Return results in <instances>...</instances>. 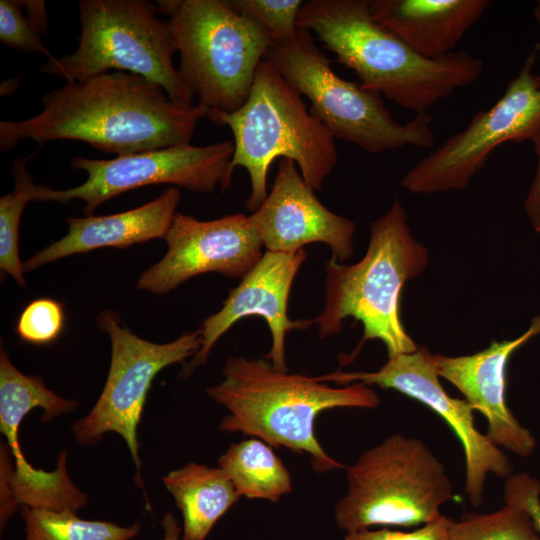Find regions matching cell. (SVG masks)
<instances>
[{"label": "cell", "instance_id": "603a6c76", "mask_svg": "<svg viewBox=\"0 0 540 540\" xmlns=\"http://www.w3.org/2000/svg\"><path fill=\"white\" fill-rule=\"evenodd\" d=\"M67 452L61 451L54 471L34 467L26 459L14 463L9 472L12 497L18 507L77 512L86 505L87 495L71 480Z\"/></svg>", "mask_w": 540, "mask_h": 540}, {"label": "cell", "instance_id": "44dd1931", "mask_svg": "<svg viewBox=\"0 0 540 540\" xmlns=\"http://www.w3.org/2000/svg\"><path fill=\"white\" fill-rule=\"evenodd\" d=\"M77 400L61 397L47 388L44 379L26 375L10 361L4 348L0 350V431L12 447L20 444V425L35 408L44 412L42 422L49 423L57 417L77 409Z\"/></svg>", "mask_w": 540, "mask_h": 540}, {"label": "cell", "instance_id": "836d02e7", "mask_svg": "<svg viewBox=\"0 0 540 540\" xmlns=\"http://www.w3.org/2000/svg\"><path fill=\"white\" fill-rule=\"evenodd\" d=\"M161 525L164 532L162 540H180L182 527L173 513L167 512L161 520Z\"/></svg>", "mask_w": 540, "mask_h": 540}, {"label": "cell", "instance_id": "d6a6232c", "mask_svg": "<svg viewBox=\"0 0 540 540\" xmlns=\"http://www.w3.org/2000/svg\"><path fill=\"white\" fill-rule=\"evenodd\" d=\"M531 142L536 155V169L525 197L524 209L534 231L540 234V130Z\"/></svg>", "mask_w": 540, "mask_h": 540}, {"label": "cell", "instance_id": "7402d4cb", "mask_svg": "<svg viewBox=\"0 0 540 540\" xmlns=\"http://www.w3.org/2000/svg\"><path fill=\"white\" fill-rule=\"evenodd\" d=\"M218 467L238 494L248 499L278 502L293 490L289 470L273 447L258 438L233 443L219 457Z\"/></svg>", "mask_w": 540, "mask_h": 540}, {"label": "cell", "instance_id": "5b68a950", "mask_svg": "<svg viewBox=\"0 0 540 540\" xmlns=\"http://www.w3.org/2000/svg\"><path fill=\"white\" fill-rule=\"evenodd\" d=\"M218 126H228L234 137L231 169L249 174L251 193L245 201L254 212L266 199L267 175L276 158L294 161L303 179L320 191L338 162L335 137L312 115L301 97L267 60L255 74L248 99L232 112L209 111Z\"/></svg>", "mask_w": 540, "mask_h": 540}, {"label": "cell", "instance_id": "7c38bea8", "mask_svg": "<svg viewBox=\"0 0 540 540\" xmlns=\"http://www.w3.org/2000/svg\"><path fill=\"white\" fill-rule=\"evenodd\" d=\"M233 153L234 142L225 140L205 146L180 144L108 160L74 156L70 166L86 171L87 180L68 189L33 184L31 201L68 204L80 199L85 203L84 214L91 216L113 197L152 184H172L201 193L217 187L224 191L232 179Z\"/></svg>", "mask_w": 540, "mask_h": 540}, {"label": "cell", "instance_id": "484cf974", "mask_svg": "<svg viewBox=\"0 0 540 540\" xmlns=\"http://www.w3.org/2000/svg\"><path fill=\"white\" fill-rule=\"evenodd\" d=\"M450 540H540V532L525 510L505 504L489 513L452 519Z\"/></svg>", "mask_w": 540, "mask_h": 540}, {"label": "cell", "instance_id": "7a4b0ae2", "mask_svg": "<svg viewBox=\"0 0 540 540\" xmlns=\"http://www.w3.org/2000/svg\"><path fill=\"white\" fill-rule=\"evenodd\" d=\"M297 27L310 31L352 69L363 89L417 113L477 81L483 62L465 50L428 59L379 24L369 0L303 2Z\"/></svg>", "mask_w": 540, "mask_h": 540}, {"label": "cell", "instance_id": "8992f818", "mask_svg": "<svg viewBox=\"0 0 540 540\" xmlns=\"http://www.w3.org/2000/svg\"><path fill=\"white\" fill-rule=\"evenodd\" d=\"M180 55L179 73L209 111L232 113L249 97L256 71L274 43L229 0H157Z\"/></svg>", "mask_w": 540, "mask_h": 540}, {"label": "cell", "instance_id": "52a82bcc", "mask_svg": "<svg viewBox=\"0 0 540 540\" xmlns=\"http://www.w3.org/2000/svg\"><path fill=\"white\" fill-rule=\"evenodd\" d=\"M347 490L334 507L346 533L425 525L454 498L443 463L420 439L393 434L365 450L347 468Z\"/></svg>", "mask_w": 540, "mask_h": 540}, {"label": "cell", "instance_id": "f546056e", "mask_svg": "<svg viewBox=\"0 0 540 540\" xmlns=\"http://www.w3.org/2000/svg\"><path fill=\"white\" fill-rule=\"evenodd\" d=\"M452 519L440 515L435 520L410 532L383 527L346 533L344 540H450Z\"/></svg>", "mask_w": 540, "mask_h": 540}, {"label": "cell", "instance_id": "e575fe53", "mask_svg": "<svg viewBox=\"0 0 540 540\" xmlns=\"http://www.w3.org/2000/svg\"><path fill=\"white\" fill-rule=\"evenodd\" d=\"M533 15L536 21L540 24V1H538L536 5L534 6Z\"/></svg>", "mask_w": 540, "mask_h": 540}, {"label": "cell", "instance_id": "277c9868", "mask_svg": "<svg viewBox=\"0 0 540 540\" xmlns=\"http://www.w3.org/2000/svg\"><path fill=\"white\" fill-rule=\"evenodd\" d=\"M428 262V251L412 236L397 198L371 222L369 246L359 262L345 265L333 258L326 262L324 307L314 320L319 337L340 333L348 317L363 325L358 347L352 355H342V364L351 362L367 340L382 341L388 358L418 349L403 327L400 297L404 284L420 275Z\"/></svg>", "mask_w": 540, "mask_h": 540}, {"label": "cell", "instance_id": "9c48e42d", "mask_svg": "<svg viewBox=\"0 0 540 540\" xmlns=\"http://www.w3.org/2000/svg\"><path fill=\"white\" fill-rule=\"evenodd\" d=\"M81 35L77 49L47 61L41 72L82 81L109 70L140 75L158 85L181 106L194 94L173 65L177 51L168 21L145 0H80Z\"/></svg>", "mask_w": 540, "mask_h": 540}, {"label": "cell", "instance_id": "9a60e30c", "mask_svg": "<svg viewBox=\"0 0 540 540\" xmlns=\"http://www.w3.org/2000/svg\"><path fill=\"white\" fill-rule=\"evenodd\" d=\"M306 257L304 249L294 253L266 250L240 284L230 290L222 308L204 320L199 329L201 348L184 366L181 376L188 377L204 365L218 339L235 322L248 316L265 319L272 335V346L265 357L278 370L288 371L286 334L295 329H307L313 323L308 319L291 320L287 314L290 289Z\"/></svg>", "mask_w": 540, "mask_h": 540}, {"label": "cell", "instance_id": "ba28073f", "mask_svg": "<svg viewBox=\"0 0 540 540\" xmlns=\"http://www.w3.org/2000/svg\"><path fill=\"white\" fill-rule=\"evenodd\" d=\"M283 78L311 103L309 111L335 138L380 154L405 146L432 148V118L417 113L397 122L382 96L338 76L317 46L313 34L298 28L290 38L274 42L265 56Z\"/></svg>", "mask_w": 540, "mask_h": 540}, {"label": "cell", "instance_id": "1f68e13d", "mask_svg": "<svg viewBox=\"0 0 540 540\" xmlns=\"http://www.w3.org/2000/svg\"><path fill=\"white\" fill-rule=\"evenodd\" d=\"M14 465V459L7 443L0 448V526L5 528L10 517L18 510L9 486L8 474Z\"/></svg>", "mask_w": 540, "mask_h": 540}, {"label": "cell", "instance_id": "cb8c5ba5", "mask_svg": "<svg viewBox=\"0 0 540 540\" xmlns=\"http://www.w3.org/2000/svg\"><path fill=\"white\" fill-rule=\"evenodd\" d=\"M25 540H131L140 531L139 522L131 526L86 520L70 511L21 507Z\"/></svg>", "mask_w": 540, "mask_h": 540}, {"label": "cell", "instance_id": "8fae6325", "mask_svg": "<svg viewBox=\"0 0 540 540\" xmlns=\"http://www.w3.org/2000/svg\"><path fill=\"white\" fill-rule=\"evenodd\" d=\"M537 55L535 48L502 97L420 160L401 186L412 194L464 189L498 146L532 141L540 130V75L532 72Z\"/></svg>", "mask_w": 540, "mask_h": 540}, {"label": "cell", "instance_id": "30bf717a", "mask_svg": "<svg viewBox=\"0 0 540 540\" xmlns=\"http://www.w3.org/2000/svg\"><path fill=\"white\" fill-rule=\"evenodd\" d=\"M97 325L111 341L109 371L98 400L87 415L74 422L72 433L85 446L97 444L108 432L119 434L136 467L138 485L144 490L137 431L148 392L161 370L183 363L200 350L201 334L197 330L168 343H154L121 326L119 315L111 309L100 312Z\"/></svg>", "mask_w": 540, "mask_h": 540}, {"label": "cell", "instance_id": "f1b7e54d", "mask_svg": "<svg viewBox=\"0 0 540 540\" xmlns=\"http://www.w3.org/2000/svg\"><path fill=\"white\" fill-rule=\"evenodd\" d=\"M64 311L56 300L42 298L29 303L19 316L16 331L24 342L43 345L53 342L62 332Z\"/></svg>", "mask_w": 540, "mask_h": 540}, {"label": "cell", "instance_id": "3957f363", "mask_svg": "<svg viewBox=\"0 0 540 540\" xmlns=\"http://www.w3.org/2000/svg\"><path fill=\"white\" fill-rule=\"evenodd\" d=\"M223 379L206 393L228 414L219 429L258 438L273 448L285 447L311 457L318 473L344 468L332 458L315 435L317 417L336 408L373 409L378 394L360 382L333 387L318 376L278 370L267 359L230 357Z\"/></svg>", "mask_w": 540, "mask_h": 540}, {"label": "cell", "instance_id": "d4e9b609", "mask_svg": "<svg viewBox=\"0 0 540 540\" xmlns=\"http://www.w3.org/2000/svg\"><path fill=\"white\" fill-rule=\"evenodd\" d=\"M36 155L34 152L13 162L14 189L0 198V269L2 277L8 274L22 287L26 286V281L19 256V229L34 184L27 165Z\"/></svg>", "mask_w": 540, "mask_h": 540}, {"label": "cell", "instance_id": "4316f807", "mask_svg": "<svg viewBox=\"0 0 540 540\" xmlns=\"http://www.w3.org/2000/svg\"><path fill=\"white\" fill-rule=\"evenodd\" d=\"M48 30L45 1H0V41L4 45L24 53H40L52 61L55 57L40 37Z\"/></svg>", "mask_w": 540, "mask_h": 540}, {"label": "cell", "instance_id": "5bb4252c", "mask_svg": "<svg viewBox=\"0 0 540 540\" xmlns=\"http://www.w3.org/2000/svg\"><path fill=\"white\" fill-rule=\"evenodd\" d=\"M164 239L167 252L139 276V290L164 295L210 272L242 279L264 254L250 216L243 213L209 221L176 213Z\"/></svg>", "mask_w": 540, "mask_h": 540}, {"label": "cell", "instance_id": "e0dca14e", "mask_svg": "<svg viewBox=\"0 0 540 540\" xmlns=\"http://www.w3.org/2000/svg\"><path fill=\"white\" fill-rule=\"evenodd\" d=\"M539 334L540 315H537L515 339L493 341L489 347L471 355L434 354L439 377L454 385L474 411L486 418L488 438L499 448L521 457L532 454L536 441L506 403V369L512 354Z\"/></svg>", "mask_w": 540, "mask_h": 540}, {"label": "cell", "instance_id": "83f0119b", "mask_svg": "<svg viewBox=\"0 0 540 540\" xmlns=\"http://www.w3.org/2000/svg\"><path fill=\"white\" fill-rule=\"evenodd\" d=\"M229 3L260 25L274 42L286 40L298 30L301 0H229Z\"/></svg>", "mask_w": 540, "mask_h": 540}, {"label": "cell", "instance_id": "4dcf8cb0", "mask_svg": "<svg viewBox=\"0 0 540 540\" xmlns=\"http://www.w3.org/2000/svg\"><path fill=\"white\" fill-rule=\"evenodd\" d=\"M505 504L525 510L540 532V480L527 473L511 474L503 489Z\"/></svg>", "mask_w": 540, "mask_h": 540}, {"label": "cell", "instance_id": "4fadbf2b", "mask_svg": "<svg viewBox=\"0 0 540 540\" xmlns=\"http://www.w3.org/2000/svg\"><path fill=\"white\" fill-rule=\"evenodd\" d=\"M338 385L360 382L396 390L437 413L461 442L465 456V493L474 507L483 503L484 484L491 473L506 479L513 474L508 456L474 424V409L465 400L447 394L439 381L434 354L425 346L412 353L399 354L374 372H343L318 376Z\"/></svg>", "mask_w": 540, "mask_h": 540}, {"label": "cell", "instance_id": "6da1fadb", "mask_svg": "<svg viewBox=\"0 0 540 540\" xmlns=\"http://www.w3.org/2000/svg\"><path fill=\"white\" fill-rule=\"evenodd\" d=\"M42 110L22 121L0 122V148L24 139L43 144L77 140L117 156L190 144L209 110L181 106L158 84L115 71L67 82L42 97Z\"/></svg>", "mask_w": 540, "mask_h": 540}, {"label": "cell", "instance_id": "ffe728a7", "mask_svg": "<svg viewBox=\"0 0 540 540\" xmlns=\"http://www.w3.org/2000/svg\"><path fill=\"white\" fill-rule=\"evenodd\" d=\"M162 481L181 511L182 540H205L241 497L220 467L189 462L170 471Z\"/></svg>", "mask_w": 540, "mask_h": 540}, {"label": "cell", "instance_id": "2e32d148", "mask_svg": "<svg viewBox=\"0 0 540 540\" xmlns=\"http://www.w3.org/2000/svg\"><path fill=\"white\" fill-rule=\"evenodd\" d=\"M249 216L267 251L294 253L322 242L340 263L354 253L355 223L327 209L291 159L280 160L271 191Z\"/></svg>", "mask_w": 540, "mask_h": 540}, {"label": "cell", "instance_id": "ac0fdd59", "mask_svg": "<svg viewBox=\"0 0 540 540\" xmlns=\"http://www.w3.org/2000/svg\"><path fill=\"white\" fill-rule=\"evenodd\" d=\"M180 190L169 187L154 200L111 215L67 218L68 233L23 262L24 272L74 254L104 247L126 248L165 238L176 214Z\"/></svg>", "mask_w": 540, "mask_h": 540}, {"label": "cell", "instance_id": "d6986e66", "mask_svg": "<svg viewBox=\"0 0 540 540\" xmlns=\"http://www.w3.org/2000/svg\"><path fill=\"white\" fill-rule=\"evenodd\" d=\"M489 0H369L371 16L428 59L453 53Z\"/></svg>", "mask_w": 540, "mask_h": 540}]
</instances>
